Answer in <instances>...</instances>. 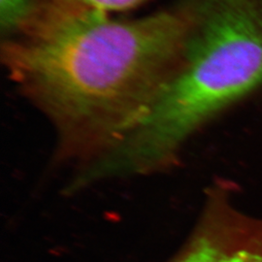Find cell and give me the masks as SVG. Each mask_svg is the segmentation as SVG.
I'll return each mask as SVG.
<instances>
[{
  "mask_svg": "<svg viewBox=\"0 0 262 262\" xmlns=\"http://www.w3.org/2000/svg\"><path fill=\"white\" fill-rule=\"evenodd\" d=\"M196 0L119 18L35 0L3 40L10 79L55 128L60 159L84 168L124 140L177 74Z\"/></svg>",
  "mask_w": 262,
  "mask_h": 262,
  "instance_id": "6da1fadb",
  "label": "cell"
},
{
  "mask_svg": "<svg viewBox=\"0 0 262 262\" xmlns=\"http://www.w3.org/2000/svg\"><path fill=\"white\" fill-rule=\"evenodd\" d=\"M35 0H0L1 30L5 36L12 34L28 17Z\"/></svg>",
  "mask_w": 262,
  "mask_h": 262,
  "instance_id": "277c9868",
  "label": "cell"
},
{
  "mask_svg": "<svg viewBox=\"0 0 262 262\" xmlns=\"http://www.w3.org/2000/svg\"><path fill=\"white\" fill-rule=\"evenodd\" d=\"M84 9L101 12L110 15L136 8L148 0H66Z\"/></svg>",
  "mask_w": 262,
  "mask_h": 262,
  "instance_id": "5b68a950",
  "label": "cell"
},
{
  "mask_svg": "<svg viewBox=\"0 0 262 262\" xmlns=\"http://www.w3.org/2000/svg\"><path fill=\"white\" fill-rule=\"evenodd\" d=\"M230 190L210 188L187 243L167 262H262V219L241 212Z\"/></svg>",
  "mask_w": 262,
  "mask_h": 262,
  "instance_id": "3957f363",
  "label": "cell"
},
{
  "mask_svg": "<svg viewBox=\"0 0 262 262\" xmlns=\"http://www.w3.org/2000/svg\"><path fill=\"white\" fill-rule=\"evenodd\" d=\"M262 86V0H196L177 74L145 119L94 165L95 177L150 175L177 163L187 141Z\"/></svg>",
  "mask_w": 262,
  "mask_h": 262,
  "instance_id": "7a4b0ae2",
  "label": "cell"
}]
</instances>
